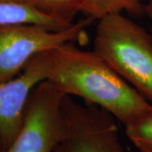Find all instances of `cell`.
Instances as JSON below:
<instances>
[{
    "label": "cell",
    "mask_w": 152,
    "mask_h": 152,
    "mask_svg": "<svg viewBox=\"0 0 152 152\" xmlns=\"http://www.w3.org/2000/svg\"><path fill=\"white\" fill-rule=\"evenodd\" d=\"M37 55L46 80L67 96H76L107 111L124 125L151 104L96 53L80 48L76 42Z\"/></svg>",
    "instance_id": "obj_1"
},
{
    "label": "cell",
    "mask_w": 152,
    "mask_h": 152,
    "mask_svg": "<svg viewBox=\"0 0 152 152\" xmlns=\"http://www.w3.org/2000/svg\"><path fill=\"white\" fill-rule=\"evenodd\" d=\"M124 14L96 21L93 51L152 104V31Z\"/></svg>",
    "instance_id": "obj_2"
},
{
    "label": "cell",
    "mask_w": 152,
    "mask_h": 152,
    "mask_svg": "<svg viewBox=\"0 0 152 152\" xmlns=\"http://www.w3.org/2000/svg\"><path fill=\"white\" fill-rule=\"evenodd\" d=\"M95 21L85 16L64 30L35 24L0 26V83L16 77L38 53L70 42L86 44V28Z\"/></svg>",
    "instance_id": "obj_3"
},
{
    "label": "cell",
    "mask_w": 152,
    "mask_h": 152,
    "mask_svg": "<svg viewBox=\"0 0 152 152\" xmlns=\"http://www.w3.org/2000/svg\"><path fill=\"white\" fill-rule=\"evenodd\" d=\"M65 96L52 82L40 83L29 97L21 129L4 152H58L65 132Z\"/></svg>",
    "instance_id": "obj_4"
},
{
    "label": "cell",
    "mask_w": 152,
    "mask_h": 152,
    "mask_svg": "<svg viewBox=\"0 0 152 152\" xmlns=\"http://www.w3.org/2000/svg\"><path fill=\"white\" fill-rule=\"evenodd\" d=\"M65 132L58 152H126L116 118L91 103H78L66 95L63 101Z\"/></svg>",
    "instance_id": "obj_5"
},
{
    "label": "cell",
    "mask_w": 152,
    "mask_h": 152,
    "mask_svg": "<svg viewBox=\"0 0 152 152\" xmlns=\"http://www.w3.org/2000/svg\"><path fill=\"white\" fill-rule=\"evenodd\" d=\"M45 80L43 69L37 54L16 77L0 83V134L5 150L21 129L31 94Z\"/></svg>",
    "instance_id": "obj_6"
},
{
    "label": "cell",
    "mask_w": 152,
    "mask_h": 152,
    "mask_svg": "<svg viewBox=\"0 0 152 152\" xmlns=\"http://www.w3.org/2000/svg\"><path fill=\"white\" fill-rule=\"evenodd\" d=\"M74 23L69 24L62 21L30 4L0 0V26L35 24L53 30H64Z\"/></svg>",
    "instance_id": "obj_7"
},
{
    "label": "cell",
    "mask_w": 152,
    "mask_h": 152,
    "mask_svg": "<svg viewBox=\"0 0 152 152\" xmlns=\"http://www.w3.org/2000/svg\"><path fill=\"white\" fill-rule=\"evenodd\" d=\"M145 0H86L82 14L97 20L113 13H126L133 16L144 15Z\"/></svg>",
    "instance_id": "obj_8"
},
{
    "label": "cell",
    "mask_w": 152,
    "mask_h": 152,
    "mask_svg": "<svg viewBox=\"0 0 152 152\" xmlns=\"http://www.w3.org/2000/svg\"><path fill=\"white\" fill-rule=\"evenodd\" d=\"M124 126L126 135L139 152H152V104Z\"/></svg>",
    "instance_id": "obj_9"
},
{
    "label": "cell",
    "mask_w": 152,
    "mask_h": 152,
    "mask_svg": "<svg viewBox=\"0 0 152 152\" xmlns=\"http://www.w3.org/2000/svg\"><path fill=\"white\" fill-rule=\"evenodd\" d=\"M86 0H33L37 8L62 21L74 23L76 15L83 12Z\"/></svg>",
    "instance_id": "obj_10"
},
{
    "label": "cell",
    "mask_w": 152,
    "mask_h": 152,
    "mask_svg": "<svg viewBox=\"0 0 152 152\" xmlns=\"http://www.w3.org/2000/svg\"><path fill=\"white\" fill-rule=\"evenodd\" d=\"M144 15H145L152 21V0H145Z\"/></svg>",
    "instance_id": "obj_11"
},
{
    "label": "cell",
    "mask_w": 152,
    "mask_h": 152,
    "mask_svg": "<svg viewBox=\"0 0 152 152\" xmlns=\"http://www.w3.org/2000/svg\"><path fill=\"white\" fill-rule=\"evenodd\" d=\"M10 1H16V2H20V3H26V4H32L36 7L33 0H10ZM38 9V8H37Z\"/></svg>",
    "instance_id": "obj_12"
},
{
    "label": "cell",
    "mask_w": 152,
    "mask_h": 152,
    "mask_svg": "<svg viewBox=\"0 0 152 152\" xmlns=\"http://www.w3.org/2000/svg\"><path fill=\"white\" fill-rule=\"evenodd\" d=\"M5 148H4V141L2 139V136L0 134V152H4Z\"/></svg>",
    "instance_id": "obj_13"
},
{
    "label": "cell",
    "mask_w": 152,
    "mask_h": 152,
    "mask_svg": "<svg viewBox=\"0 0 152 152\" xmlns=\"http://www.w3.org/2000/svg\"><path fill=\"white\" fill-rule=\"evenodd\" d=\"M151 31H152V28H151Z\"/></svg>",
    "instance_id": "obj_14"
}]
</instances>
